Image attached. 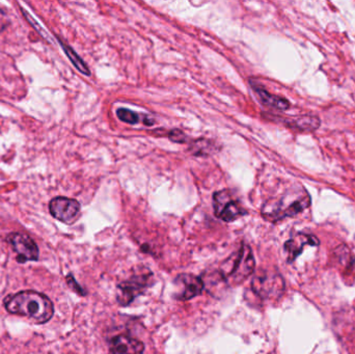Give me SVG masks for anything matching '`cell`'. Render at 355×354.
<instances>
[{
  "mask_svg": "<svg viewBox=\"0 0 355 354\" xmlns=\"http://www.w3.org/2000/svg\"><path fill=\"white\" fill-rule=\"evenodd\" d=\"M250 82H252V89L256 91L257 96L260 99L261 103L264 104L267 107L277 110H287L291 105L287 99L269 93L264 87L254 82L252 79H250Z\"/></svg>",
  "mask_w": 355,
  "mask_h": 354,
  "instance_id": "8fae6325",
  "label": "cell"
},
{
  "mask_svg": "<svg viewBox=\"0 0 355 354\" xmlns=\"http://www.w3.org/2000/svg\"><path fill=\"white\" fill-rule=\"evenodd\" d=\"M60 45H62V49H64V53L67 54L70 62L74 64L75 68H76L79 72L85 75V76H89V75H91V71H89L87 64L81 60L80 56H79L70 46L66 45V44L62 43V42H60Z\"/></svg>",
  "mask_w": 355,
  "mask_h": 354,
  "instance_id": "5bb4252c",
  "label": "cell"
},
{
  "mask_svg": "<svg viewBox=\"0 0 355 354\" xmlns=\"http://www.w3.org/2000/svg\"><path fill=\"white\" fill-rule=\"evenodd\" d=\"M335 257L337 258V261L339 262L341 265L349 266L350 264L354 265L355 259L347 260V258L354 257L352 251L349 249L345 247V245H340L336 249Z\"/></svg>",
  "mask_w": 355,
  "mask_h": 354,
  "instance_id": "9a60e30c",
  "label": "cell"
},
{
  "mask_svg": "<svg viewBox=\"0 0 355 354\" xmlns=\"http://www.w3.org/2000/svg\"><path fill=\"white\" fill-rule=\"evenodd\" d=\"M211 145L208 141H198L196 143H193V147H192V150H193V153L196 155H206V152L211 150Z\"/></svg>",
  "mask_w": 355,
  "mask_h": 354,
  "instance_id": "e0dca14e",
  "label": "cell"
},
{
  "mask_svg": "<svg viewBox=\"0 0 355 354\" xmlns=\"http://www.w3.org/2000/svg\"><path fill=\"white\" fill-rule=\"evenodd\" d=\"M319 243H320V241L314 235L298 233L296 236L285 243V251L288 254V262L292 263L302 253L304 247H308V245L318 247Z\"/></svg>",
  "mask_w": 355,
  "mask_h": 354,
  "instance_id": "30bf717a",
  "label": "cell"
},
{
  "mask_svg": "<svg viewBox=\"0 0 355 354\" xmlns=\"http://www.w3.org/2000/svg\"><path fill=\"white\" fill-rule=\"evenodd\" d=\"M153 274L148 269H144L141 272H137L131 276L129 280L121 283L118 286L116 301L123 307L130 305L135 297L143 294L144 291L151 285Z\"/></svg>",
  "mask_w": 355,
  "mask_h": 354,
  "instance_id": "277c9868",
  "label": "cell"
},
{
  "mask_svg": "<svg viewBox=\"0 0 355 354\" xmlns=\"http://www.w3.org/2000/svg\"><path fill=\"white\" fill-rule=\"evenodd\" d=\"M175 284L179 287L177 293L178 301H185L202 294L204 290V282L198 276L190 274H182L175 280Z\"/></svg>",
  "mask_w": 355,
  "mask_h": 354,
  "instance_id": "ba28073f",
  "label": "cell"
},
{
  "mask_svg": "<svg viewBox=\"0 0 355 354\" xmlns=\"http://www.w3.org/2000/svg\"><path fill=\"white\" fill-rule=\"evenodd\" d=\"M145 345L129 335H119L110 342V354H143Z\"/></svg>",
  "mask_w": 355,
  "mask_h": 354,
  "instance_id": "9c48e42d",
  "label": "cell"
},
{
  "mask_svg": "<svg viewBox=\"0 0 355 354\" xmlns=\"http://www.w3.org/2000/svg\"><path fill=\"white\" fill-rule=\"evenodd\" d=\"M49 211L51 215L64 224H71L76 220L80 212V204L76 200L58 197L50 201Z\"/></svg>",
  "mask_w": 355,
  "mask_h": 354,
  "instance_id": "52a82bcc",
  "label": "cell"
},
{
  "mask_svg": "<svg viewBox=\"0 0 355 354\" xmlns=\"http://www.w3.org/2000/svg\"><path fill=\"white\" fill-rule=\"evenodd\" d=\"M168 137H170L171 141H175V143H184L186 141L185 134L178 129L171 131Z\"/></svg>",
  "mask_w": 355,
  "mask_h": 354,
  "instance_id": "ac0fdd59",
  "label": "cell"
},
{
  "mask_svg": "<svg viewBox=\"0 0 355 354\" xmlns=\"http://www.w3.org/2000/svg\"><path fill=\"white\" fill-rule=\"evenodd\" d=\"M213 207L215 215L225 222H232L241 216L245 215L246 211L240 205L239 202L232 197L229 191H218L213 195Z\"/></svg>",
  "mask_w": 355,
  "mask_h": 354,
  "instance_id": "5b68a950",
  "label": "cell"
},
{
  "mask_svg": "<svg viewBox=\"0 0 355 354\" xmlns=\"http://www.w3.org/2000/svg\"><path fill=\"white\" fill-rule=\"evenodd\" d=\"M286 124L290 128L304 132H313L320 127V118L314 116H304L294 120H288Z\"/></svg>",
  "mask_w": 355,
  "mask_h": 354,
  "instance_id": "4fadbf2b",
  "label": "cell"
},
{
  "mask_svg": "<svg viewBox=\"0 0 355 354\" xmlns=\"http://www.w3.org/2000/svg\"><path fill=\"white\" fill-rule=\"evenodd\" d=\"M311 205V197L310 195H306L304 197H300V199L296 200L293 203L288 205L287 207L283 208L281 211L277 212L272 218L271 222H279V220H284L287 218H294V216L298 215L302 213L304 210H306L309 206Z\"/></svg>",
  "mask_w": 355,
  "mask_h": 354,
  "instance_id": "7c38bea8",
  "label": "cell"
},
{
  "mask_svg": "<svg viewBox=\"0 0 355 354\" xmlns=\"http://www.w3.org/2000/svg\"><path fill=\"white\" fill-rule=\"evenodd\" d=\"M116 116L122 122L127 123V124L135 125L141 121V116L139 114L132 112V110L125 109V108H120L116 112Z\"/></svg>",
  "mask_w": 355,
  "mask_h": 354,
  "instance_id": "2e32d148",
  "label": "cell"
},
{
  "mask_svg": "<svg viewBox=\"0 0 355 354\" xmlns=\"http://www.w3.org/2000/svg\"><path fill=\"white\" fill-rule=\"evenodd\" d=\"M256 268L254 255L248 245H243L221 265L223 278L231 285H240L248 280Z\"/></svg>",
  "mask_w": 355,
  "mask_h": 354,
  "instance_id": "7a4b0ae2",
  "label": "cell"
},
{
  "mask_svg": "<svg viewBox=\"0 0 355 354\" xmlns=\"http://www.w3.org/2000/svg\"><path fill=\"white\" fill-rule=\"evenodd\" d=\"M252 289L263 299H277L285 291V281L279 272L262 270L252 281Z\"/></svg>",
  "mask_w": 355,
  "mask_h": 354,
  "instance_id": "3957f363",
  "label": "cell"
},
{
  "mask_svg": "<svg viewBox=\"0 0 355 354\" xmlns=\"http://www.w3.org/2000/svg\"><path fill=\"white\" fill-rule=\"evenodd\" d=\"M4 309L12 315L24 316L35 324H47L53 317L54 307L49 297L37 291H21L6 297Z\"/></svg>",
  "mask_w": 355,
  "mask_h": 354,
  "instance_id": "6da1fadb",
  "label": "cell"
},
{
  "mask_svg": "<svg viewBox=\"0 0 355 354\" xmlns=\"http://www.w3.org/2000/svg\"><path fill=\"white\" fill-rule=\"evenodd\" d=\"M6 241L12 245V249L17 254V261L19 263L39 260V247L28 235L10 233L6 237Z\"/></svg>",
  "mask_w": 355,
  "mask_h": 354,
  "instance_id": "8992f818",
  "label": "cell"
},
{
  "mask_svg": "<svg viewBox=\"0 0 355 354\" xmlns=\"http://www.w3.org/2000/svg\"><path fill=\"white\" fill-rule=\"evenodd\" d=\"M10 25L8 15L2 8H0V33L4 30Z\"/></svg>",
  "mask_w": 355,
  "mask_h": 354,
  "instance_id": "ffe728a7",
  "label": "cell"
},
{
  "mask_svg": "<svg viewBox=\"0 0 355 354\" xmlns=\"http://www.w3.org/2000/svg\"><path fill=\"white\" fill-rule=\"evenodd\" d=\"M67 283H68L69 286H70L75 292L78 293L81 297H83V295L85 294V291H83V288L77 284L76 281L74 280V278H73L71 274H69V276H67Z\"/></svg>",
  "mask_w": 355,
  "mask_h": 354,
  "instance_id": "d6986e66",
  "label": "cell"
}]
</instances>
